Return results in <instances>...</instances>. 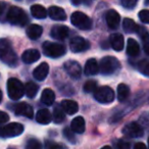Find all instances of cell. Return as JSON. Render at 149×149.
<instances>
[{"label": "cell", "mask_w": 149, "mask_h": 149, "mask_svg": "<svg viewBox=\"0 0 149 149\" xmlns=\"http://www.w3.org/2000/svg\"><path fill=\"white\" fill-rule=\"evenodd\" d=\"M0 60L11 68H15L19 63L17 53L11 43L6 39H0Z\"/></svg>", "instance_id": "obj_1"}, {"label": "cell", "mask_w": 149, "mask_h": 149, "mask_svg": "<svg viewBox=\"0 0 149 149\" xmlns=\"http://www.w3.org/2000/svg\"><path fill=\"white\" fill-rule=\"evenodd\" d=\"M120 68V63L113 56H105L99 62V72L104 76L116 74Z\"/></svg>", "instance_id": "obj_2"}, {"label": "cell", "mask_w": 149, "mask_h": 149, "mask_svg": "<svg viewBox=\"0 0 149 149\" xmlns=\"http://www.w3.org/2000/svg\"><path fill=\"white\" fill-rule=\"evenodd\" d=\"M7 21L11 25L24 27L29 23V17L21 7L11 6L7 13Z\"/></svg>", "instance_id": "obj_3"}, {"label": "cell", "mask_w": 149, "mask_h": 149, "mask_svg": "<svg viewBox=\"0 0 149 149\" xmlns=\"http://www.w3.org/2000/svg\"><path fill=\"white\" fill-rule=\"evenodd\" d=\"M7 94L13 100H19L25 94V86L19 80L10 78L7 81Z\"/></svg>", "instance_id": "obj_4"}, {"label": "cell", "mask_w": 149, "mask_h": 149, "mask_svg": "<svg viewBox=\"0 0 149 149\" xmlns=\"http://www.w3.org/2000/svg\"><path fill=\"white\" fill-rule=\"evenodd\" d=\"M42 50L43 53L46 56H49L52 58H57L65 54V47L61 44L54 43V42L46 41L42 45Z\"/></svg>", "instance_id": "obj_5"}, {"label": "cell", "mask_w": 149, "mask_h": 149, "mask_svg": "<svg viewBox=\"0 0 149 149\" xmlns=\"http://www.w3.org/2000/svg\"><path fill=\"white\" fill-rule=\"evenodd\" d=\"M72 24L80 30H91L92 29V21L89 17L81 11H76L70 17Z\"/></svg>", "instance_id": "obj_6"}, {"label": "cell", "mask_w": 149, "mask_h": 149, "mask_svg": "<svg viewBox=\"0 0 149 149\" xmlns=\"http://www.w3.org/2000/svg\"><path fill=\"white\" fill-rule=\"evenodd\" d=\"M94 98L96 101L102 104H108L111 103L114 100V92L110 87L107 86H103V87H99L96 89L94 92Z\"/></svg>", "instance_id": "obj_7"}, {"label": "cell", "mask_w": 149, "mask_h": 149, "mask_svg": "<svg viewBox=\"0 0 149 149\" xmlns=\"http://www.w3.org/2000/svg\"><path fill=\"white\" fill-rule=\"evenodd\" d=\"M24 132V126L19 123H10L6 126L0 128V136L3 138L17 137Z\"/></svg>", "instance_id": "obj_8"}, {"label": "cell", "mask_w": 149, "mask_h": 149, "mask_svg": "<svg viewBox=\"0 0 149 149\" xmlns=\"http://www.w3.org/2000/svg\"><path fill=\"white\" fill-rule=\"evenodd\" d=\"M70 48L74 53H79V52L87 51L90 48V43L83 37H74L70 40Z\"/></svg>", "instance_id": "obj_9"}, {"label": "cell", "mask_w": 149, "mask_h": 149, "mask_svg": "<svg viewBox=\"0 0 149 149\" xmlns=\"http://www.w3.org/2000/svg\"><path fill=\"white\" fill-rule=\"evenodd\" d=\"M123 133L130 138H139L143 136V129L137 123H129L124 127Z\"/></svg>", "instance_id": "obj_10"}, {"label": "cell", "mask_w": 149, "mask_h": 149, "mask_svg": "<svg viewBox=\"0 0 149 149\" xmlns=\"http://www.w3.org/2000/svg\"><path fill=\"white\" fill-rule=\"evenodd\" d=\"M64 70L72 79H79L82 76V68L79 62L74 60H68L64 63Z\"/></svg>", "instance_id": "obj_11"}, {"label": "cell", "mask_w": 149, "mask_h": 149, "mask_svg": "<svg viewBox=\"0 0 149 149\" xmlns=\"http://www.w3.org/2000/svg\"><path fill=\"white\" fill-rule=\"evenodd\" d=\"M15 113L17 116H25L28 118H34V111L33 108L30 104L26 103V102H21V103H17V105H15Z\"/></svg>", "instance_id": "obj_12"}, {"label": "cell", "mask_w": 149, "mask_h": 149, "mask_svg": "<svg viewBox=\"0 0 149 149\" xmlns=\"http://www.w3.org/2000/svg\"><path fill=\"white\" fill-rule=\"evenodd\" d=\"M105 21L107 24L108 28L111 30H116L118 27L120 22V17L118 15V11L113 10V9H109V10L106 13L105 15Z\"/></svg>", "instance_id": "obj_13"}, {"label": "cell", "mask_w": 149, "mask_h": 149, "mask_svg": "<svg viewBox=\"0 0 149 149\" xmlns=\"http://www.w3.org/2000/svg\"><path fill=\"white\" fill-rule=\"evenodd\" d=\"M51 36L53 39L55 40H63L65 38L68 37V34H70V29L65 26L57 25L54 26L51 29Z\"/></svg>", "instance_id": "obj_14"}, {"label": "cell", "mask_w": 149, "mask_h": 149, "mask_svg": "<svg viewBox=\"0 0 149 149\" xmlns=\"http://www.w3.org/2000/svg\"><path fill=\"white\" fill-rule=\"evenodd\" d=\"M48 72H49V65H48V63L47 62H42L41 64H39L34 70L33 76L37 81H43L48 76Z\"/></svg>", "instance_id": "obj_15"}, {"label": "cell", "mask_w": 149, "mask_h": 149, "mask_svg": "<svg viewBox=\"0 0 149 149\" xmlns=\"http://www.w3.org/2000/svg\"><path fill=\"white\" fill-rule=\"evenodd\" d=\"M109 42H110V46L116 51H122L124 49L125 40H124V36L122 34H118V33L112 34L109 38Z\"/></svg>", "instance_id": "obj_16"}, {"label": "cell", "mask_w": 149, "mask_h": 149, "mask_svg": "<svg viewBox=\"0 0 149 149\" xmlns=\"http://www.w3.org/2000/svg\"><path fill=\"white\" fill-rule=\"evenodd\" d=\"M40 56H41V54L37 49H28L23 53L22 59L25 63H33L39 59Z\"/></svg>", "instance_id": "obj_17"}, {"label": "cell", "mask_w": 149, "mask_h": 149, "mask_svg": "<svg viewBox=\"0 0 149 149\" xmlns=\"http://www.w3.org/2000/svg\"><path fill=\"white\" fill-rule=\"evenodd\" d=\"M60 106H61V108L63 109V111L66 112L68 114H70V116L74 114L76 112H78V110H79L78 103L76 101H74V100H70V99L62 100Z\"/></svg>", "instance_id": "obj_18"}, {"label": "cell", "mask_w": 149, "mask_h": 149, "mask_svg": "<svg viewBox=\"0 0 149 149\" xmlns=\"http://www.w3.org/2000/svg\"><path fill=\"white\" fill-rule=\"evenodd\" d=\"M48 15L53 21H65L66 13L61 7L51 6L48 10Z\"/></svg>", "instance_id": "obj_19"}, {"label": "cell", "mask_w": 149, "mask_h": 149, "mask_svg": "<svg viewBox=\"0 0 149 149\" xmlns=\"http://www.w3.org/2000/svg\"><path fill=\"white\" fill-rule=\"evenodd\" d=\"M98 72H99V64H98L97 60L94 58L88 59L85 64V68H84V72L86 76H94Z\"/></svg>", "instance_id": "obj_20"}, {"label": "cell", "mask_w": 149, "mask_h": 149, "mask_svg": "<svg viewBox=\"0 0 149 149\" xmlns=\"http://www.w3.org/2000/svg\"><path fill=\"white\" fill-rule=\"evenodd\" d=\"M72 131L74 133H77V134H82V133L85 132L86 129V124L85 120H84L82 116H77L72 120Z\"/></svg>", "instance_id": "obj_21"}, {"label": "cell", "mask_w": 149, "mask_h": 149, "mask_svg": "<svg viewBox=\"0 0 149 149\" xmlns=\"http://www.w3.org/2000/svg\"><path fill=\"white\" fill-rule=\"evenodd\" d=\"M42 33H43V28L39 25H30L27 29V35L30 39L32 40H37L41 37Z\"/></svg>", "instance_id": "obj_22"}, {"label": "cell", "mask_w": 149, "mask_h": 149, "mask_svg": "<svg viewBox=\"0 0 149 149\" xmlns=\"http://www.w3.org/2000/svg\"><path fill=\"white\" fill-rule=\"evenodd\" d=\"M52 120V114L48 109H40L36 113V120L41 125H48Z\"/></svg>", "instance_id": "obj_23"}, {"label": "cell", "mask_w": 149, "mask_h": 149, "mask_svg": "<svg viewBox=\"0 0 149 149\" xmlns=\"http://www.w3.org/2000/svg\"><path fill=\"white\" fill-rule=\"evenodd\" d=\"M139 52H140V46H139L138 42L130 38L128 40V44H127V54L129 56L135 57V56L138 55Z\"/></svg>", "instance_id": "obj_24"}, {"label": "cell", "mask_w": 149, "mask_h": 149, "mask_svg": "<svg viewBox=\"0 0 149 149\" xmlns=\"http://www.w3.org/2000/svg\"><path fill=\"white\" fill-rule=\"evenodd\" d=\"M54 100H55V94H54V92L51 89H48V88L44 89L41 94L42 103L46 104V105H51L54 102Z\"/></svg>", "instance_id": "obj_25"}, {"label": "cell", "mask_w": 149, "mask_h": 149, "mask_svg": "<svg viewBox=\"0 0 149 149\" xmlns=\"http://www.w3.org/2000/svg\"><path fill=\"white\" fill-rule=\"evenodd\" d=\"M31 13L34 17L36 19H45L47 17V10L45 9V7L42 6L40 4H35L31 7Z\"/></svg>", "instance_id": "obj_26"}, {"label": "cell", "mask_w": 149, "mask_h": 149, "mask_svg": "<svg viewBox=\"0 0 149 149\" xmlns=\"http://www.w3.org/2000/svg\"><path fill=\"white\" fill-rule=\"evenodd\" d=\"M130 95V88L126 84H120L118 86V99L120 102H124Z\"/></svg>", "instance_id": "obj_27"}, {"label": "cell", "mask_w": 149, "mask_h": 149, "mask_svg": "<svg viewBox=\"0 0 149 149\" xmlns=\"http://www.w3.org/2000/svg\"><path fill=\"white\" fill-rule=\"evenodd\" d=\"M39 86L35 84L34 82H28L25 86V93L29 98H34L38 93Z\"/></svg>", "instance_id": "obj_28"}, {"label": "cell", "mask_w": 149, "mask_h": 149, "mask_svg": "<svg viewBox=\"0 0 149 149\" xmlns=\"http://www.w3.org/2000/svg\"><path fill=\"white\" fill-rule=\"evenodd\" d=\"M52 118H53L55 124H61L65 118V114H64L63 109L61 108V106L57 105L54 107L53 113H52Z\"/></svg>", "instance_id": "obj_29"}, {"label": "cell", "mask_w": 149, "mask_h": 149, "mask_svg": "<svg viewBox=\"0 0 149 149\" xmlns=\"http://www.w3.org/2000/svg\"><path fill=\"white\" fill-rule=\"evenodd\" d=\"M123 28H124L126 33L131 34V33H136L137 29H138V26L136 25V23L132 19H125L124 22H123Z\"/></svg>", "instance_id": "obj_30"}, {"label": "cell", "mask_w": 149, "mask_h": 149, "mask_svg": "<svg viewBox=\"0 0 149 149\" xmlns=\"http://www.w3.org/2000/svg\"><path fill=\"white\" fill-rule=\"evenodd\" d=\"M138 70L142 74L149 77V59H142L138 62Z\"/></svg>", "instance_id": "obj_31"}, {"label": "cell", "mask_w": 149, "mask_h": 149, "mask_svg": "<svg viewBox=\"0 0 149 149\" xmlns=\"http://www.w3.org/2000/svg\"><path fill=\"white\" fill-rule=\"evenodd\" d=\"M136 33L138 34V36L140 37V39L142 40L144 43H146V42L149 41V33L145 27H143V26H140V27H139L138 26V29H137Z\"/></svg>", "instance_id": "obj_32"}, {"label": "cell", "mask_w": 149, "mask_h": 149, "mask_svg": "<svg viewBox=\"0 0 149 149\" xmlns=\"http://www.w3.org/2000/svg\"><path fill=\"white\" fill-rule=\"evenodd\" d=\"M45 149H68L62 143H56L51 140L45 141Z\"/></svg>", "instance_id": "obj_33"}, {"label": "cell", "mask_w": 149, "mask_h": 149, "mask_svg": "<svg viewBox=\"0 0 149 149\" xmlns=\"http://www.w3.org/2000/svg\"><path fill=\"white\" fill-rule=\"evenodd\" d=\"M97 89V84H96V81L94 80H89L85 83L84 85V91L86 93H94Z\"/></svg>", "instance_id": "obj_34"}, {"label": "cell", "mask_w": 149, "mask_h": 149, "mask_svg": "<svg viewBox=\"0 0 149 149\" xmlns=\"http://www.w3.org/2000/svg\"><path fill=\"white\" fill-rule=\"evenodd\" d=\"M26 149H42V144L37 139H29L26 144Z\"/></svg>", "instance_id": "obj_35"}, {"label": "cell", "mask_w": 149, "mask_h": 149, "mask_svg": "<svg viewBox=\"0 0 149 149\" xmlns=\"http://www.w3.org/2000/svg\"><path fill=\"white\" fill-rule=\"evenodd\" d=\"M63 136L68 139V142L72 143V144H74V143H76V137H74V133L72 131V129L68 128V127H66V128H64Z\"/></svg>", "instance_id": "obj_36"}, {"label": "cell", "mask_w": 149, "mask_h": 149, "mask_svg": "<svg viewBox=\"0 0 149 149\" xmlns=\"http://www.w3.org/2000/svg\"><path fill=\"white\" fill-rule=\"evenodd\" d=\"M138 17L142 23L149 24V9H143V10H141L139 13Z\"/></svg>", "instance_id": "obj_37"}, {"label": "cell", "mask_w": 149, "mask_h": 149, "mask_svg": "<svg viewBox=\"0 0 149 149\" xmlns=\"http://www.w3.org/2000/svg\"><path fill=\"white\" fill-rule=\"evenodd\" d=\"M116 149H131V144L126 140H118L116 143Z\"/></svg>", "instance_id": "obj_38"}, {"label": "cell", "mask_w": 149, "mask_h": 149, "mask_svg": "<svg viewBox=\"0 0 149 149\" xmlns=\"http://www.w3.org/2000/svg\"><path fill=\"white\" fill-rule=\"evenodd\" d=\"M120 4L124 7H126V8L131 9V8H134L137 5V0H123L122 2H120Z\"/></svg>", "instance_id": "obj_39"}, {"label": "cell", "mask_w": 149, "mask_h": 149, "mask_svg": "<svg viewBox=\"0 0 149 149\" xmlns=\"http://www.w3.org/2000/svg\"><path fill=\"white\" fill-rule=\"evenodd\" d=\"M9 120V116L4 111H0V125L7 123Z\"/></svg>", "instance_id": "obj_40"}, {"label": "cell", "mask_w": 149, "mask_h": 149, "mask_svg": "<svg viewBox=\"0 0 149 149\" xmlns=\"http://www.w3.org/2000/svg\"><path fill=\"white\" fill-rule=\"evenodd\" d=\"M134 149H147L146 145L144 144V143H136V144L134 145Z\"/></svg>", "instance_id": "obj_41"}, {"label": "cell", "mask_w": 149, "mask_h": 149, "mask_svg": "<svg viewBox=\"0 0 149 149\" xmlns=\"http://www.w3.org/2000/svg\"><path fill=\"white\" fill-rule=\"evenodd\" d=\"M143 49H144L145 53L149 56V41L146 42V43H144V45H143Z\"/></svg>", "instance_id": "obj_42"}, {"label": "cell", "mask_w": 149, "mask_h": 149, "mask_svg": "<svg viewBox=\"0 0 149 149\" xmlns=\"http://www.w3.org/2000/svg\"><path fill=\"white\" fill-rule=\"evenodd\" d=\"M3 9H4V4L0 2V15L3 13Z\"/></svg>", "instance_id": "obj_43"}, {"label": "cell", "mask_w": 149, "mask_h": 149, "mask_svg": "<svg viewBox=\"0 0 149 149\" xmlns=\"http://www.w3.org/2000/svg\"><path fill=\"white\" fill-rule=\"evenodd\" d=\"M1 101H2V92L0 90V103H1Z\"/></svg>", "instance_id": "obj_44"}, {"label": "cell", "mask_w": 149, "mask_h": 149, "mask_svg": "<svg viewBox=\"0 0 149 149\" xmlns=\"http://www.w3.org/2000/svg\"><path fill=\"white\" fill-rule=\"evenodd\" d=\"M101 149H111V147H109V146H103Z\"/></svg>", "instance_id": "obj_45"}, {"label": "cell", "mask_w": 149, "mask_h": 149, "mask_svg": "<svg viewBox=\"0 0 149 149\" xmlns=\"http://www.w3.org/2000/svg\"><path fill=\"white\" fill-rule=\"evenodd\" d=\"M147 101H148V103H149V94H148V97H147Z\"/></svg>", "instance_id": "obj_46"}, {"label": "cell", "mask_w": 149, "mask_h": 149, "mask_svg": "<svg viewBox=\"0 0 149 149\" xmlns=\"http://www.w3.org/2000/svg\"><path fill=\"white\" fill-rule=\"evenodd\" d=\"M148 149H149V139H148Z\"/></svg>", "instance_id": "obj_47"}]
</instances>
